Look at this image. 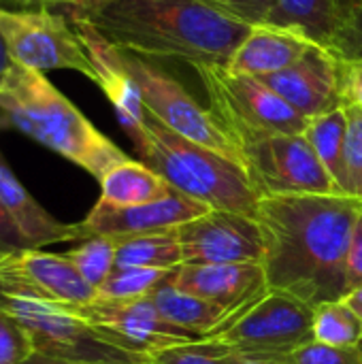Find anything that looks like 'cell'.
Returning <instances> with one entry per match:
<instances>
[{"instance_id": "d6a6232c", "label": "cell", "mask_w": 362, "mask_h": 364, "mask_svg": "<svg viewBox=\"0 0 362 364\" xmlns=\"http://www.w3.org/2000/svg\"><path fill=\"white\" fill-rule=\"evenodd\" d=\"M335 53H339L344 60H354V58L362 55V0L354 9L348 26L344 28V32L335 45Z\"/></svg>"}, {"instance_id": "74e56055", "label": "cell", "mask_w": 362, "mask_h": 364, "mask_svg": "<svg viewBox=\"0 0 362 364\" xmlns=\"http://www.w3.org/2000/svg\"><path fill=\"white\" fill-rule=\"evenodd\" d=\"M215 346H218V343H215ZM218 348H220V354H222L224 364H267L265 360H260V358L245 356V354H237V352H230V350H226V348H222V346H218Z\"/></svg>"}, {"instance_id": "3957f363", "label": "cell", "mask_w": 362, "mask_h": 364, "mask_svg": "<svg viewBox=\"0 0 362 364\" xmlns=\"http://www.w3.org/2000/svg\"><path fill=\"white\" fill-rule=\"evenodd\" d=\"M0 128L21 132L98 181L128 160L45 73L21 64H13L0 83Z\"/></svg>"}, {"instance_id": "1f68e13d", "label": "cell", "mask_w": 362, "mask_h": 364, "mask_svg": "<svg viewBox=\"0 0 362 364\" xmlns=\"http://www.w3.org/2000/svg\"><path fill=\"white\" fill-rule=\"evenodd\" d=\"M201 2L237 21H243L247 26H258L269 19L277 0H201Z\"/></svg>"}, {"instance_id": "484cf974", "label": "cell", "mask_w": 362, "mask_h": 364, "mask_svg": "<svg viewBox=\"0 0 362 364\" xmlns=\"http://www.w3.org/2000/svg\"><path fill=\"white\" fill-rule=\"evenodd\" d=\"M115 256H117V239L107 235H92L79 241L77 247L66 252V258L75 264V269L83 275V279L96 290L115 271Z\"/></svg>"}, {"instance_id": "44dd1931", "label": "cell", "mask_w": 362, "mask_h": 364, "mask_svg": "<svg viewBox=\"0 0 362 364\" xmlns=\"http://www.w3.org/2000/svg\"><path fill=\"white\" fill-rule=\"evenodd\" d=\"M149 299L156 305V309L162 314L164 320H169L171 324H175L183 331H190V333L203 337V341L211 333L222 328L226 324V320L230 318L222 307H218L201 296L179 290L177 286H173L169 282V277L149 294Z\"/></svg>"}, {"instance_id": "8d00e7d4", "label": "cell", "mask_w": 362, "mask_h": 364, "mask_svg": "<svg viewBox=\"0 0 362 364\" xmlns=\"http://www.w3.org/2000/svg\"><path fill=\"white\" fill-rule=\"evenodd\" d=\"M4 9H70L75 0H0Z\"/></svg>"}, {"instance_id": "83f0119b", "label": "cell", "mask_w": 362, "mask_h": 364, "mask_svg": "<svg viewBox=\"0 0 362 364\" xmlns=\"http://www.w3.org/2000/svg\"><path fill=\"white\" fill-rule=\"evenodd\" d=\"M267 364H362V346L335 348L320 341H309L292 352L277 356H254Z\"/></svg>"}, {"instance_id": "7bdbcfd3", "label": "cell", "mask_w": 362, "mask_h": 364, "mask_svg": "<svg viewBox=\"0 0 362 364\" xmlns=\"http://www.w3.org/2000/svg\"><path fill=\"white\" fill-rule=\"evenodd\" d=\"M139 364H156V363H151V360H143V363H139Z\"/></svg>"}, {"instance_id": "836d02e7", "label": "cell", "mask_w": 362, "mask_h": 364, "mask_svg": "<svg viewBox=\"0 0 362 364\" xmlns=\"http://www.w3.org/2000/svg\"><path fill=\"white\" fill-rule=\"evenodd\" d=\"M362 284V205L354 228H352V237H350V252H348V273H346V294L350 290H354L356 286Z\"/></svg>"}, {"instance_id": "5b68a950", "label": "cell", "mask_w": 362, "mask_h": 364, "mask_svg": "<svg viewBox=\"0 0 362 364\" xmlns=\"http://www.w3.org/2000/svg\"><path fill=\"white\" fill-rule=\"evenodd\" d=\"M194 70L209 98V109L230 132L235 143L254 134L305 132L307 119L258 77L239 75L218 64L198 66Z\"/></svg>"}, {"instance_id": "b9f144b4", "label": "cell", "mask_w": 362, "mask_h": 364, "mask_svg": "<svg viewBox=\"0 0 362 364\" xmlns=\"http://www.w3.org/2000/svg\"><path fill=\"white\" fill-rule=\"evenodd\" d=\"M111 0H75V6L70 9H77V11H90V9H96V6H102Z\"/></svg>"}, {"instance_id": "9a60e30c", "label": "cell", "mask_w": 362, "mask_h": 364, "mask_svg": "<svg viewBox=\"0 0 362 364\" xmlns=\"http://www.w3.org/2000/svg\"><path fill=\"white\" fill-rule=\"evenodd\" d=\"M169 282L183 292L222 307L230 318L241 316L269 294L262 262L179 264L169 273Z\"/></svg>"}, {"instance_id": "ffe728a7", "label": "cell", "mask_w": 362, "mask_h": 364, "mask_svg": "<svg viewBox=\"0 0 362 364\" xmlns=\"http://www.w3.org/2000/svg\"><path fill=\"white\" fill-rule=\"evenodd\" d=\"M361 0H277L265 23L292 28L316 45L335 51Z\"/></svg>"}, {"instance_id": "4316f807", "label": "cell", "mask_w": 362, "mask_h": 364, "mask_svg": "<svg viewBox=\"0 0 362 364\" xmlns=\"http://www.w3.org/2000/svg\"><path fill=\"white\" fill-rule=\"evenodd\" d=\"M169 273L158 269H141V267H115V271L98 288V299L122 301V303L147 299L169 277Z\"/></svg>"}, {"instance_id": "8fae6325", "label": "cell", "mask_w": 362, "mask_h": 364, "mask_svg": "<svg viewBox=\"0 0 362 364\" xmlns=\"http://www.w3.org/2000/svg\"><path fill=\"white\" fill-rule=\"evenodd\" d=\"M64 309L87 322L100 339L139 360H151L162 350L203 341V337L164 320L149 296L124 303L96 299L90 305Z\"/></svg>"}, {"instance_id": "52a82bcc", "label": "cell", "mask_w": 362, "mask_h": 364, "mask_svg": "<svg viewBox=\"0 0 362 364\" xmlns=\"http://www.w3.org/2000/svg\"><path fill=\"white\" fill-rule=\"evenodd\" d=\"M241 164L262 196L341 194L305 134L273 132L237 141Z\"/></svg>"}, {"instance_id": "ab89813d", "label": "cell", "mask_w": 362, "mask_h": 364, "mask_svg": "<svg viewBox=\"0 0 362 364\" xmlns=\"http://www.w3.org/2000/svg\"><path fill=\"white\" fill-rule=\"evenodd\" d=\"M344 303L356 314V318L362 322V284L356 286L354 290H350L346 296H344Z\"/></svg>"}, {"instance_id": "7a4b0ae2", "label": "cell", "mask_w": 362, "mask_h": 364, "mask_svg": "<svg viewBox=\"0 0 362 364\" xmlns=\"http://www.w3.org/2000/svg\"><path fill=\"white\" fill-rule=\"evenodd\" d=\"M115 47L147 60H181L192 68L228 66L252 26L201 0H111L90 11L64 9Z\"/></svg>"}, {"instance_id": "30bf717a", "label": "cell", "mask_w": 362, "mask_h": 364, "mask_svg": "<svg viewBox=\"0 0 362 364\" xmlns=\"http://www.w3.org/2000/svg\"><path fill=\"white\" fill-rule=\"evenodd\" d=\"M0 305L23 326L34 354L85 363H143L100 339L87 322L64 307L2 294Z\"/></svg>"}, {"instance_id": "5bb4252c", "label": "cell", "mask_w": 362, "mask_h": 364, "mask_svg": "<svg viewBox=\"0 0 362 364\" xmlns=\"http://www.w3.org/2000/svg\"><path fill=\"white\" fill-rule=\"evenodd\" d=\"M258 79L305 119L346 107V60L322 45H312L292 66Z\"/></svg>"}, {"instance_id": "d4e9b609", "label": "cell", "mask_w": 362, "mask_h": 364, "mask_svg": "<svg viewBox=\"0 0 362 364\" xmlns=\"http://www.w3.org/2000/svg\"><path fill=\"white\" fill-rule=\"evenodd\" d=\"M314 341L335 348L362 346V322L344 299L314 307Z\"/></svg>"}, {"instance_id": "7c38bea8", "label": "cell", "mask_w": 362, "mask_h": 364, "mask_svg": "<svg viewBox=\"0 0 362 364\" xmlns=\"http://www.w3.org/2000/svg\"><path fill=\"white\" fill-rule=\"evenodd\" d=\"M0 294L55 307H81L98 299L66 254L30 247L0 258Z\"/></svg>"}, {"instance_id": "e0dca14e", "label": "cell", "mask_w": 362, "mask_h": 364, "mask_svg": "<svg viewBox=\"0 0 362 364\" xmlns=\"http://www.w3.org/2000/svg\"><path fill=\"white\" fill-rule=\"evenodd\" d=\"M68 19L73 21L83 47L87 49V53H90V58L94 62V68H96V75H98L96 85L105 92V96L113 105L119 126L126 130L130 141L137 143L141 132H143L147 109H145V105L141 100V94L137 90L132 77L128 75V70L122 64L119 49L113 43H109L85 19H81L77 15H68Z\"/></svg>"}, {"instance_id": "8992f818", "label": "cell", "mask_w": 362, "mask_h": 364, "mask_svg": "<svg viewBox=\"0 0 362 364\" xmlns=\"http://www.w3.org/2000/svg\"><path fill=\"white\" fill-rule=\"evenodd\" d=\"M119 58L149 115H154L169 130L241 164V151L230 132L222 126L213 111L203 107L173 75L160 68L154 60L124 49H119Z\"/></svg>"}, {"instance_id": "7402d4cb", "label": "cell", "mask_w": 362, "mask_h": 364, "mask_svg": "<svg viewBox=\"0 0 362 364\" xmlns=\"http://www.w3.org/2000/svg\"><path fill=\"white\" fill-rule=\"evenodd\" d=\"M173 186L145 162L124 160L100 179V198L113 207H134L164 198Z\"/></svg>"}, {"instance_id": "2e32d148", "label": "cell", "mask_w": 362, "mask_h": 364, "mask_svg": "<svg viewBox=\"0 0 362 364\" xmlns=\"http://www.w3.org/2000/svg\"><path fill=\"white\" fill-rule=\"evenodd\" d=\"M207 211H209L207 205L173 188L164 198H158L145 205H134V207H113V205L98 200L92 207V211L85 215L81 226L87 237L107 235L113 239H126V237H137V235L175 230L181 224Z\"/></svg>"}, {"instance_id": "ac0fdd59", "label": "cell", "mask_w": 362, "mask_h": 364, "mask_svg": "<svg viewBox=\"0 0 362 364\" xmlns=\"http://www.w3.org/2000/svg\"><path fill=\"white\" fill-rule=\"evenodd\" d=\"M0 200L30 250H43L45 245H53V243L87 239L81 222L79 224L60 222L45 207H41L38 200L15 177V173L4 162L2 156H0Z\"/></svg>"}, {"instance_id": "d6986e66", "label": "cell", "mask_w": 362, "mask_h": 364, "mask_svg": "<svg viewBox=\"0 0 362 364\" xmlns=\"http://www.w3.org/2000/svg\"><path fill=\"white\" fill-rule=\"evenodd\" d=\"M312 45L316 43L292 28L258 23L250 28L226 68L252 77L273 75L292 66Z\"/></svg>"}, {"instance_id": "603a6c76", "label": "cell", "mask_w": 362, "mask_h": 364, "mask_svg": "<svg viewBox=\"0 0 362 364\" xmlns=\"http://www.w3.org/2000/svg\"><path fill=\"white\" fill-rule=\"evenodd\" d=\"M305 139L314 147L318 160L329 171L339 192L346 194V143H348V109H335L320 117L307 119Z\"/></svg>"}, {"instance_id": "f546056e", "label": "cell", "mask_w": 362, "mask_h": 364, "mask_svg": "<svg viewBox=\"0 0 362 364\" xmlns=\"http://www.w3.org/2000/svg\"><path fill=\"white\" fill-rule=\"evenodd\" d=\"M34 354L23 326L0 305V364H21Z\"/></svg>"}, {"instance_id": "f35d334b", "label": "cell", "mask_w": 362, "mask_h": 364, "mask_svg": "<svg viewBox=\"0 0 362 364\" xmlns=\"http://www.w3.org/2000/svg\"><path fill=\"white\" fill-rule=\"evenodd\" d=\"M21 364H119V363H85V360H66V358H51L43 354H32Z\"/></svg>"}, {"instance_id": "e575fe53", "label": "cell", "mask_w": 362, "mask_h": 364, "mask_svg": "<svg viewBox=\"0 0 362 364\" xmlns=\"http://www.w3.org/2000/svg\"><path fill=\"white\" fill-rule=\"evenodd\" d=\"M19 250H28V243L19 235L17 226L13 224L11 215L6 213V209L0 200V258L9 256L13 252H19Z\"/></svg>"}, {"instance_id": "277c9868", "label": "cell", "mask_w": 362, "mask_h": 364, "mask_svg": "<svg viewBox=\"0 0 362 364\" xmlns=\"http://www.w3.org/2000/svg\"><path fill=\"white\" fill-rule=\"evenodd\" d=\"M134 147L141 162L154 168L181 194L209 209L237 211L256 218L260 194L241 164L169 130L149 113Z\"/></svg>"}, {"instance_id": "cb8c5ba5", "label": "cell", "mask_w": 362, "mask_h": 364, "mask_svg": "<svg viewBox=\"0 0 362 364\" xmlns=\"http://www.w3.org/2000/svg\"><path fill=\"white\" fill-rule=\"evenodd\" d=\"M183 264L177 228L169 232H151L117 239L115 267H141L158 271H175Z\"/></svg>"}, {"instance_id": "6da1fadb", "label": "cell", "mask_w": 362, "mask_h": 364, "mask_svg": "<svg viewBox=\"0 0 362 364\" xmlns=\"http://www.w3.org/2000/svg\"><path fill=\"white\" fill-rule=\"evenodd\" d=\"M361 200L346 194L262 196L256 220L265 239V275L271 292L312 307L346 296L350 237Z\"/></svg>"}, {"instance_id": "60d3db41", "label": "cell", "mask_w": 362, "mask_h": 364, "mask_svg": "<svg viewBox=\"0 0 362 364\" xmlns=\"http://www.w3.org/2000/svg\"><path fill=\"white\" fill-rule=\"evenodd\" d=\"M15 62H13V58H11V53H9V49H6V45H4V38H2V34H0V83L4 81V77L9 75V70H11V66H13Z\"/></svg>"}, {"instance_id": "9c48e42d", "label": "cell", "mask_w": 362, "mask_h": 364, "mask_svg": "<svg viewBox=\"0 0 362 364\" xmlns=\"http://www.w3.org/2000/svg\"><path fill=\"white\" fill-rule=\"evenodd\" d=\"M205 341L245 356H277L314 341V307L286 292H271Z\"/></svg>"}, {"instance_id": "d590c367", "label": "cell", "mask_w": 362, "mask_h": 364, "mask_svg": "<svg viewBox=\"0 0 362 364\" xmlns=\"http://www.w3.org/2000/svg\"><path fill=\"white\" fill-rule=\"evenodd\" d=\"M346 105L362 107V55L346 60Z\"/></svg>"}, {"instance_id": "f1b7e54d", "label": "cell", "mask_w": 362, "mask_h": 364, "mask_svg": "<svg viewBox=\"0 0 362 364\" xmlns=\"http://www.w3.org/2000/svg\"><path fill=\"white\" fill-rule=\"evenodd\" d=\"M348 109V143H346V196L362 203V107Z\"/></svg>"}, {"instance_id": "4fadbf2b", "label": "cell", "mask_w": 362, "mask_h": 364, "mask_svg": "<svg viewBox=\"0 0 362 364\" xmlns=\"http://www.w3.org/2000/svg\"><path fill=\"white\" fill-rule=\"evenodd\" d=\"M183 264L262 262L265 239L254 215L209 209L177 228Z\"/></svg>"}, {"instance_id": "ba28073f", "label": "cell", "mask_w": 362, "mask_h": 364, "mask_svg": "<svg viewBox=\"0 0 362 364\" xmlns=\"http://www.w3.org/2000/svg\"><path fill=\"white\" fill-rule=\"evenodd\" d=\"M0 34L15 64L41 73L75 70L98 83L94 62L66 13L0 6Z\"/></svg>"}, {"instance_id": "4dcf8cb0", "label": "cell", "mask_w": 362, "mask_h": 364, "mask_svg": "<svg viewBox=\"0 0 362 364\" xmlns=\"http://www.w3.org/2000/svg\"><path fill=\"white\" fill-rule=\"evenodd\" d=\"M156 364H224L220 348L213 341H196L162 350L151 356Z\"/></svg>"}]
</instances>
